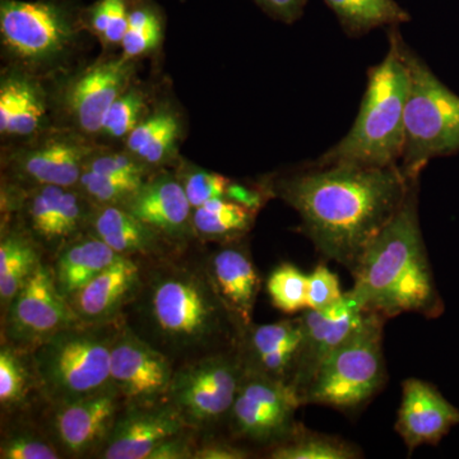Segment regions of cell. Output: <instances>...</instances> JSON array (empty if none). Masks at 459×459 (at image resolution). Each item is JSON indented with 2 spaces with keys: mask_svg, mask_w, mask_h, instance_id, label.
Masks as SVG:
<instances>
[{
  "mask_svg": "<svg viewBox=\"0 0 459 459\" xmlns=\"http://www.w3.org/2000/svg\"><path fill=\"white\" fill-rule=\"evenodd\" d=\"M301 406L300 395L289 383L244 371L226 421L237 439L270 449L294 433Z\"/></svg>",
  "mask_w": 459,
  "mask_h": 459,
  "instance_id": "7c38bea8",
  "label": "cell"
},
{
  "mask_svg": "<svg viewBox=\"0 0 459 459\" xmlns=\"http://www.w3.org/2000/svg\"><path fill=\"white\" fill-rule=\"evenodd\" d=\"M2 459H59L62 453L53 440L42 437L35 431L16 430L9 434L0 446Z\"/></svg>",
  "mask_w": 459,
  "mask_h": 459,
  "instance_id": "74e56055",
  "label": "cell"
},
{
  "mask_svg": "<svg viewBox=\"0 0 459 459\" xmlns=\"http://www.w3.org/2000/svg\"><path fill=\"white\" fill-rule=\"evenodd\" d=\"M89 231L101 238L117 255L133 258H157L181 249L122 205L93 208Z\"/></svg>",
  "mask_w": 459,
  "mask_h": 459,
  "instance_id": "cb8c5ba5",
  "label": "cell"
},
{
  "mask_svg": "<svg viewBox=\"0 0 459 459\" xmlns=\"http://www.w3.org/2000/svg\"><path fill=\"white\" fill-rule=\"evenodd\" d=\"M217 294L241 332L253 325V314L262 281L246 238L220 244L205 258Z\"/></svg>",
  "mask_w": 459,
  "mask_h": 459,
  "instance_id": "603a6c76",
  "label": "cell"
},
{
  "mask_svg": "<svg viewBox=\"0 0 459 459\" xmlns=\"http://www.w3.org/2000/svg\"><path fill=\"white\" fill-rule=\"evenodd\" d=\"M119 256L92 232H83L56 253V262L51 267L57 289L68 300Z\"/></svg>",
  "mask_w": 459,
  "mask_h": 459,
  "instance_id": "484cf974",
  "label": "cell"
},
{
  "mask_svg": "<svg viewBox=\"0 0 459 459\" xmlns=\"http://www.w3.org/2000/svg\"><path fill=\"white\" fill-rule=\"evenodd\" d=\"M402 51L409 66L410 93L400 166L409 179H415L431 160L459 152V96L404 40Z\"/></svg>",
  "mask_w": 459,
  "mask_h": 459,
  "instance_id": "52a82bcc",
  "label": "cell"
},
{
  "mask_svg": "<svg viewBox=\"0 0 459 459\" xmlns=\"http://www.w3.org/2000/svg\"><path fill=\"white\" fill-rule=\"evenodd\" d=\"M385 320L380 314L365 312L360 325L316 373L304 395V404L355 413L382 391L386 377Z\"/></svg>",
  "mask_w": 459,
  "mask_h": 459,
  "instance_id": "ba28073f",
  "label": "cell"
},
{
  "mask_svg": "<svg viewBox=\"0 0 459 459\" xmlns=\"http://www.w3.org/2000/svg\"><path fill=\"white\" fill-rule=\"evenodd\" d=\"M122 319L110 325L77 323L31 350L35 385L53 406L96 394L111 385V349Z\"/></svg>",
  "mask_w": 459,
  "mask_h": 459,
  "instance_id": "8992f818",
  "label": "cell"
},
{
  "mask_svg": "<svg viewBox=\"0 0 459 459\" xmlns=\"http://www.w3.org/2000/svg\"><path fill=\"white\" fill-rule=\"evenodd\" d=\"M259 211L230 199H213L193 212L195 238L225 244L246 238Z\"/></svg>",
  "mask_w": 459,
  "mask_h": 459,
  "instance_id": "83f0119b",
  "label": "cell"
},
{
  "mask_svg": "<svg viewBox=\"0 0 459 459\" xmlns=\"http://www.w3.org/2000/svg\"><path fill=\"white\" fill-rule=\"evenodd\" d=\"M165 38V16L153 0H132L128 30L120 45L126 59H144L156 54Z\"/></svg>",
  "mask_w": 459,
  "mask_h": 459,
  "instance_id": "f546056e",
  "label": "cell"
},
{
  "mask_svg": "<svg viewBox=\"0 0 459 459\" xmlns=\"http://www.w3.org/2000/svg\"><path fill=\"white\" fill-rule=\"evenodd\" d=\"M137 63L122 54L102 56L69 75L54 105L62 120L56 126L74 129L98 142L105 114L135 80Z\"/></svg>",
  "mask_w": 459,
  "mask_h": 459,
  "instance_id": "8fae6325",
  "label": "cell"
},
{
  "mask_svg": "<svg viewBox=\"0 0 459 459\" xmlns=\"http://www.w3.org/2000/svg\"><path fill=\"white\" fill-rule=\"evenodd\" d=\"M303 343L300 316L270 325H250L241 333L238 353L246 373L291 385Z\"/></svg>",
  "mask_w": 459,
  "mask_h": 459,
  "instance_id": "7402d4cb",
  "label": "cell"
},
{
  "mask_svg": "<svg viewBox=\"0 0 459 459\" xmlns=\"http://www.w3.org/2000/svg\"><path fill=\"white\" fill-rule=\"evenodd\" d=\"M420 178L412 180L394 216L377 232L351 272L350 295L364 312L386 319L415 313L439 318L446 305L437 290L419 216Z\"/></svg>",
  "mask_w": 459,
  "mask_h": 459,
  "instance_id": "3957f363",
  "label": "cell"
},
{
  "mask_svg": "<svg viewBox=\"0 0 459 459\" xmlns=\"http://www.w3.org/2000/svg\"><path fill=\"white\" fill-rule=\"evenodd\" d=\"M190 430L192 429L169 437L157 446L147 459H193L197 446H195Z\"/></svg>",
  "mask_w": 459,
  "mask_h": 459,
  "instance_id": "ab89813d",
  "label": "cell"
},
{
  "mask_svg": "<svg viewBox=\"0 0 459 459\" xmlns=\"http://www.w3.org/2000/svg\"><path fill=\"white\" fill-rule=\"evenodd\" d=\"M75 0H0V47L7 65L47 78L65 69L87 31Z\"/></svg>",
  "mask_w": 459,
  "mask_h": 459,
  "instance_id": "5b68a950",
  "label": "cell"
},
{
  "mask_svg": "<svg viewBox=\"0 0 459 459\" xmlns=\"http://www.w3.org/2000/svg\"><path fill=\"white\" fill-rule=\"evenodd\" d=\"M35 383L31 365L27 367L20 349L3 342L0 349V404L5 410H16L27 401L30 388Z\"/></svg>",
  "mask_w": 459,
  "mask_h": 459,
  "instance_id": "836d02e7",
  "label": "cell"
},
{
  "mask_svg": "<svg viewBox=\"0 0 459 459\" xmlns=\"http://www.w3.org/2000/svg\"><path fill=\"white\" fill-rule=\"evenodd\" d=\"M42 247L14 223L2 225L0 238V303L4 312L42 261Z\"/></svg>",
  "mask_w": 459,
  "mask_h": 459,
  "instance_id": "4316f807",
  "label": "cell"
},
{
  "mask_svg": "<svg viewBox=\"0 0 459 459\" xmlns=\"http://www.w3.org/2000/svg\"><path fill=\"white\" fill-rule=\"evenodd\" d=\"M364 314L349 291L344 292L340 303L327 310L307 309L301 314L303 343L291 385L303 403L304 395L322 365L360 325Z\"/></svg>",
  "mask_w": 459,
  "mask_h": 459,
  "instance_id": "e0dca14e",
  "label": "cell"
},
{
  "mask_svg": "<svg viewBox=\"0 0 459 459\" xmlns=\"http://www.w3.org/2000/svg\"><path fill=\"white\" fill-rule=\"evenodd\" d=\"M3 313V336L20 350L35 349L56 332L80 323L57 289L53 267L44 261Z\"/></svg>",
  "mask_w": 459,
  "mask_h": 459,
  "instance_id": "4fadbf2b",
  "label": "cell"
},
{
  "mask_svg": "<svg viewBox=\"0 0 459 459\" xmlns=\"http://www.w3.org/2000/svg\"><path fill=\"white\" fill-rule=\"evenodd\" d=\"M350 38H361L382 27H400L412 17L397 0H323Z\"/></svg>",
  "mask_w": 459,
  "mask_h": 459,
  "instance_id": "f1b7e54d",
  "label": "cell"
},
{
  "mask_svg": "<svg viewBox=\"0 0 459 459\" xmlns=\"http://www.w3.org/2000/svg\"><path fill=\"white\" fill-rule=\"evenodd\" d=\"M243 377L238 349L212 353L175 369L166 401L192 430H204L228 420Z\"/></svg>",
  "mask_w": 459,
  "mask_h": 459,
  "instance_id": "30bf717a",
  "label": "cell"
},
{
  "mask_svg": "<svg viewBox=\"0 0 459 459\" xmlns=\"http://www.w3.org/2000/svg\"><path fill=\"white\" fill-rule=\"evenodd\" d=\"M152 93L148 87L133 81L105 114L101 131L98 137L100 144L113 146L117 142L126 141L135 126L150 113L153 105Z\"/></svg>",
  "mask_w": 459,
  "mask_h": 459,
  "instance_id": "1f68e13d",
  "label": "cell"
},
{
  "mask_svg": "<svg viewBox=\"0 0 459 459\" xmlns=\"http://www.w3.org/2000/svg\"><path fill=\"white\" fill-rule=\"evenodd\" d=\"M184 133L186 124L179 108L170 101H155L123 146L152 170L174 168L180 160Z\"/></svg>",
  "mask_w": 459,
  "mask_h": 459,
  "instance_id": "d4e9b609",
  "label": "cell"
},
{
  "mask_svg": "<svg viewBox=\"0 0 459 459\" xmlns=\"http://www.w3.org/2000/svg\"><path fill=\"white\" fill-rule=\"evenodd\" d=\"M362 452L342 437L316 433L299 424L285 442L272 446V459H358Z\"/></svg>",
  "mask_w": 459,
  "mask_h": 459,
  "instance_id": "4dcf8cb0",
  "label": "cell"
},
{
  "mask_svg": "<svg viewBox=\"0 0 459 459\" xmlns=\"http://www.w3.org/2000/svg\"><path fill=\"white\" fill-rule=\"evenodd\" d=\"M252 457L250 452L243 446L223 442V440H208L197 446L193 459H247Z\"/></svg>",
  "mask_w": 459,
  "mask_h": 459,
  "instance_id": "b9f144b4",
  "label": "cell"
},
{
  "mask_svg": "<svg viewBox=\"0 0 459 459\" xmlns=\"http://www.w3.org/2000/svg\"><path fill=\"white\" fill-rule=\"evenodd\" d=\"M402 40L400 27L388 29V51L385 59L368 72L367 90L351 129L310 164L362 168L400 165L406 140L404 115L410 93V72Z\"/></svg>",
  "mask_w": 459,
  "mask_h": 459,
  "instance_id": "277c9868",
  "label": "cell"
},
{
  "mask_svg": "<svg viewBox=\"0 0 459 459\" xmlns=\"http://www.w3.org/2000/svg\"><path fill=\"white\" fill-rule=\"evenodd\" d=\"M179 250L143 263L124 323L174 364L237 350L243 332L217 294L205 259L179 258Z\"/></svg>",
  "mask_w": 459,
  "mask_h": 459,
  "instance_id": "7a4b0ae2",
  "label": "cell"
},
{
  "mask_svg": "<svg viewBox=\"0 0 459 459\" xmlns=\"http://www.w3.org/2000/svg\"><path fill=\"white\" fill-rule=\"evenodd\" d=\"M188 429L170 402L126 406L98 457L147 459L157 446Z\"/></svg>",
  "mask_w": 459,
  "mask_h": 459,
  "instance_id": "d6986e66",
  "label": "cell"
},
{
  "mask_svg": "<svg viewBox=\"0 0 459 459\" xmlns=\"http://www.w3.org/2000/svg\"><path fill=\"white\" fill-rule=\"evenodd\" d=\"M47 78L5 65L0 77V135L5 144L30 140L54 126Z\"/></svg>",
  "mask_w": 459,
  "mask_h": 459,
  "instance_id": "ac0fdd59",
  "label": "cell"
},
{
  "mask_svg": "<svg viewBox=\"0 0 459 459\" xmlns=\"http://www.w3.org/2000/svg\"><path fill=\"white\" fill-rule=\"evenodd\" d=\"M307 274L291 263H282L271 272L267 280V294L280 312L296 314L307 309Z\"/></svg>",
  "mask_w": 459,
  "mask_h": 459,
  "instance_id": "e575fe53",
  "label": "cell"
},
{
  "mask_svg": "<svg viewBox=\"0 0 459 459\" xmlns=\"http://www.w3.org/2000/svg\"><path fill=\"white\" fill-rule=\"evenodd\" d=\"M122 207L175 247H188L195 238V208L174 170L161 169L153 172Z\"/></svg>",
  "mask_w": 459,
  "mask_h": 459,
  "instance_id": "2e32d148",
  "label": "cell"
},
{
  "mask_svg": "<svg viewBox=\"0 0 459 459\" xmlns=\"http://www.w3.org/2000/svg\"><path fill=\"white\" fill-rule=\"evenodd\" d=\"M126 404L117 386L69 403L53 406L49 437L63 457H87L101 452Z\"/></svg>",
  "mask_w": 459,
  "mask_h": 459,
  "instance_id": "9a60e30c",
  "label": "cell"
},
{
  "mask_svg": "<svg viewBox=\"0 0 459 459\" xmlns=\"http://www.w3.org/2000/svg\"><path fill=\"white\" fill-rule=\"evenodd\" d=\"M144 180L124 179L84 169L77 188L93 207L123 205L140 189Z\"/></svg>",
  "mask_w": 459,
  "mask_h": 459,
  "instance_id": "d590c367",
  "label": "cell"
},
{
  "mask_svg": "<svg viewBox=\"0 0 459 459\" xmlns=\"http://www.w3.org/2000/svg\"><path fill=\"white\" fill-rule=\"evenodd\" d=\"M87 170L124 179L146 180L157 170L148 168L138 157L129 152L126 148H115L100 144L98 150L87 160Z\"/></svg>",
  "mask_w": 459,
  "mask_h": 459,
  "instance_id": "8d00e7d4",
  "label": "cell"
},
{
  "mask_svg": "<svg viewBox=\"0 0 459 459\" xmlns=\"http://www.w3.org/2000/svg\"><path fill=\"white\" fill-rule=\"evenodd\" d=\"M412 180L400 165L307 162L261 181L271 198L281 199L299 214L300 231L320 255L352 272L370 241L403 204Z\"/></svg>",
  "mask_w": 459,
  "mask_h": 459,
  "instance_id": "6da1fadb",
  "label": "cell"
},
{
  "mask_svg": "<svg viewBox=\"0 0 459 459\" xmlns=\"http://www.w3.org/2000/svg\"><path fill=\"white\" fill-rule=\"evenodd\" d=\"M343 296L340 279L333 271H331L327 263H319L307 274V309L323 312L340 303Z\"/></svg>",
  "mask_w": 459,
  "mask_h": 459,
  "instance_id": "f35d334b",
  "label": "cell"
},
{
  "mask_svg": "<svg viewBox=\"0 0 459 459\" xmlns=\"http://www.w3.org/2000/svg\"><path fill=\"white\" fill-rule=\"evenodd\" d=\"M132 0H96L83 9L84 25L105 51L120 50L128 30Z\"/></svg>",
  "mask_w": 459,
  "mask_h": 459,
  "instance_id": "d6a6232c",
  "label": "cell"
},
{
  "mask_svg": "<svg viewBox=\"0 0 459 459\" xmlns=\"http://www.w3.org/2000/svg\"><path fill=\"white\" fill-rule=\"evenodd\" d=\"M175 364L170 358L120 323L111 349V383L126 406H146L166 401Z\"/></svg>",
  "mask_w": 459,
  "mask_h": 459,
  "instance_id": "5bb4252c",
  "label": "cell"
},
{
  "mask_svg": "<svg viewBox=\"0 0 459 459\" xmlns=\"http://www.w3.org/2000/svg\"><path fill=\"white\" fill-rule=\"evenodd\" d=\"M99 146L74 129L53 126L30 140L3 144L2 181L22 188L77 186L87 160Z\"/></svg>",
  "mask_w": 459,
  "mask_h": 459,
  "instance_id": "9c48e42d",
  "label": "cell"
},
{
  "mask_svg": "<svg viewBox=\"0 0 459 459\" xmlns=\"http://www.w3.org/2000/svg\"><path fill=\"white\" fill-rule=\"evenodd\" d=\"M259 8L273 20L292 25L303 17L307 0H253Z\"/></svg>",
  "mask_w": 459,
  "mask_h": 459,
  "instance_id": "60d3db41",
  "label": "cell"
},
{
  "mask_svg": "<svg viewBox=\"0 0 459 459\" xmlns=\"http://www.w3.org/2000/svg\"><path fill=\"white\" fill-rule=\"evenodd\" d=\"M142 276V259L120 255L110 267L68 299L78 322L101 325L122 319L140 291Z\"/></svg>",
  "mask_w": 459,
  "mask_h": 459,
  "instance_id": "44dd1931",
  "label": "cell"
},
{
  "mask_svg": "<svg viewBox=\"0 0 459 459\" xmlns=\"http://www.w3.org/2000/svg\"><path fill=\"white\" fill-rule=\"evenodd\" d=\"M459 425V409L431 383L410 377L402 383L394 429L409 455L422 446H437Z\"/></svg>",
  "mask_w": 459,
  "mask_h": 459,
  "instance_id": "ffe728a7",
  "label": "cell"
}]
</instances>
